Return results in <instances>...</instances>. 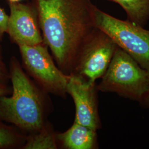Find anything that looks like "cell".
<instances>
[{"label":"cell","mask_w":149,"mask_h":149,"mask_svg":"<svg viewBox=\"0 0 149 149\" xmlns=\"http://www.w3.org/2000/svg\"><path fill=\"white\" fill-rule=\"evenodd\" d=\"M37 10L43 42L60 69L72 73L86 40L96 27L91 0H32Z\"/></svg>","instance_id":"obj_1"},{"label":"cell","mask_w":149,"mask_h":149,"mask_svg":"<svg viewBox=\"0 0 149 149\" xmlns=\"http://www.w3.org/2000/svg\"><path fill=\"white\" fill-rule=\"evenodd\" d=\"M10 77L12 94L0 97V117L28 133L37 132L47 122L50 107L48 93L24 72L16 58L11 60Z\"/></svg>","instance_id":"obj_2"},{"label":"cell","mask_w":149,"mask_h":149,"mask_svg":"<svg viewBox=\"0 0 149 149\" xmlns=\"http://www.w3.org/2000/svg\"><path fill=\"white\" fill-rule=\"evenodd\" d=\"M101 79L97 88L103 92L116 93L140 104L149 95V72L119 47Z\"/></svg>","instance_id":"obj_3"},{"label":"cell","mask_w":149,"mask_h":149,"mask_svg":"<svg viewBox=\"0 0 149 149\" xmlns=\"http://www.w3.org/2000/svg\"><path fill=\"white\" fill-rule=\"evenodd\" d=\"M96 28L104 32L143 69L149 72V31L128 21H122L94 10Z\"/></svg>","instance_id":"obj_4"},{"label":"cell","mask_w":149,"mask_h":149,"mask_svg":"<svg viewBox=\"0 0 149 149\" xmlns=\"http://www.w3.org/2000/svg\"><path fill=\"white\" fill-rule=\"evenodd\" d=\"M23 68L34 81L47 93L65 98L69 74L59 69L43 43L18 46Z\"/></svg>","instance_id":"obj_5"},{"label":"cell","mask_w":149,"mask_h":149,"mask_svg":"<svg viewBox=\"0 0 149 149\" xmlns=\"http://www.w3.org/2000/svg\"><path fill=\"white\" fill-rule=\"evenodd\" d=\"M117 47L107 34L96 28L81 49L71 74L95 83L106 73Z\"/></svg>","instance_id":"obj_6"},{"label":"cell","mask_w":149,"mask_h":149,"mask_svg":"<svg viewBox=\"0 0 149 149\" xmlns=\"http://www.w3.org/2000/svg\"><path fill=\"white\" fill-rule=\"evenodd\" d=\"M67 94L75 105L74 122L96 130L101 128L98 107V88L93 83L74 74H69Z\"/></svg>","instance_id":"obj_7"},{"label":"cell","mask_w":149,"mask_h":149,"mask_svg":"<svg viewBox=\"0 0 149 149\" xmlns=\"http://www.w3.org/2000/svg\"><path fill=\"white\" fill-rule=\"evenodd\" d=\"M7 33L18 46L43 43L37 8L33 2H10Z\"/></svg>","instance_id":"obj_8"},{"label":"cell","mask_w":149,"mask_h":149,"mask_svg":"<svg viewBox=\"0 0 149 149\" xmlns=\"http://www.w3.org/2000/svg\"><path fill=\"white\" fill-rule=\"evenodd\" d=\"M58 144L64 149L98 148L97 130L74 122L64 133L56 134Z\"/></svg>","instance_id":"obj_9"},{"label":"cell","mask_w":149,"mask_h":149,"mask_svg":"<svg viewBox=\"0 0 149 149\" xmlns=\"http://www.w3.org/2000/svg\"><path fill=\"white\" fill-rule=\"evenodd\" d=\"M58 143L56 134L54 132L51 125L47 122L43 128L37 132L26 135L23 149H56Z\"/></svg>","instance_id":"obj_10"},{"label":"cell","mask_w":149,"mask_h":149,"mask_svg":"<svg viewBox=\"0 0 149 149\" xmlns=\"http://www.w3.org/2000/svg\"><path fill=\"white\" fill-rule=\"evenodd\" d=\"M120 6L127 21L144 27L149 21V0H108Z\"/></svg>","instance_id":"obj_11"},{"label":"cell","mask_w":149,"mask_h":149,"mask_svg":"<svg viewBox=\"0 0 149 149\" xmlns=\"http://www.w3.org/2000/svg\"><path fill=\"white\" fill-rule=\"evenodd\" d=\"M26 135L19 133L0 124V148L21 147L25 143Z\"/></svg>","instance_id":"obj_12"},{"label":"cell","mask_w":149,"mask_h":149,"mask_svg":"<svg viewBox=\"0 0 149 149\" xmlns=\"http://www.w3.org/2000/svg\"><path fill=\"white\" fill-rule=\"evenodd\" d=\"M9 15L5 10L0 7V40H1L6 33L7 32Z\"/></svg>","instance_id":"obj_13"},{"label":"cell","mask_w":149,"mask_h":149,"mask_svg":"<svg viewBox=\"0 0 149 149\" xmlns=\"http://www.w3.org/2000/svg\"><path fill=\"white\" fill-rule=\"evenodd\" d=\"M10 76V74L6 71L5 65L2 61V60L0 54V84H2Z\"/></svg>","instance_id":"obj_14"},{"label":"cell","mask_w":149,"mask_h":149,"mask_svg":"<svg viewBox=\"0 0 149 149\" xmlns=\"http://www.w3.org/2000/svg\"><path fill=\"white\" fill-rule=\"evenodd\" d=\"M140 105L144 108H149V95L144 100L143 102L140 104Z\"/></svg>","instance_id":"obj_15"},{"label":"cell","mask_w":149,"mask_h":149,"mask_svg":"<svg viewBox=\"0 0 149 149\" xmlns=\"http://www.w3.org/2000/svg\"><path fill=\"white\" fill-rule=\"evenodd\" d=\"M6 93V90L5 87L2 86V85L0 84V97L4 96Z\"/></svg>","instance_id":"obj_16"},{"label":"cell","mask_w":149,"mask_h":149,"mask_svg":"<svg viewBox=\"0 0 149 149\" xmlns=\"http://www.w3.org/2000/svg\"><path fill=\"white\" fill-rule=\"evenodd\" d=\"M10 2H13V3H16V2H20L22 0H8Z\"/></svg>","instance_id":"obj_17"}]
</instances>
